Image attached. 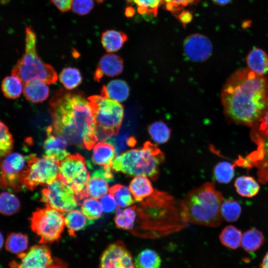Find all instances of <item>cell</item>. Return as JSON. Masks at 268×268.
<instances>
[{
	"instance_id": "cell-11",
	"label": "cell",
	"mask_w": 268,
	"mask_h": 268,
	"mask_svg": "<svg viewBox=\"0 0 268 268\" xmlns=\"http://www.w3.org/2000/svg\"><path fill=\"white\" fill-rule=\"evenodd\" d=\"M30 220L32 230L40 237V244L60 239L65 225V217L61 212L46 205L33 212Z\"/></svg>"
},
{
	"instance_id": "cell-41",
	"label": "cell",
	"mask_w": 268,
	"mask_h": 268,
	"mask_svg": "<svg viewBox=\"0 0 268 268\" xmlns=\"http://www.w3.org/2000/svg\"><path fill=\"white\" fill-rule=\"evenodd\" d=\"M81 209L83 214L92 221L99 219L102 214L101 203L94 198L85 199L81 203Z\"/></svg>"
},
{
	"instance_id": "cell-51",
	"label": "cell",
	"mask_w": 268,
	"mask_h": 268,
	"mask_svg": "<svg viewBox=\"0 0 268 268\" xmlns=\"http://www.w3.org/2000/svg\"><path fill=\"white\" fill-rule=\"evenodd\" d=\"M231 0H213L216 3L219 5H224L230 2Z\"/></svg>"
},
{
	"instance_id": "cell-7",
	"label": "cell",
	"mask_w": 268,
	"mask_h": 268,
	"mask_svg": "<svg viewBox=\"0 0 268 268\" xmlns=\"http://www.w3.org/2000/svg\"><path fill=\"white\" fill-rule=\"evenodd\" d=\"M87 100L95 119L98 139L103 141L117 135L124 117L123 106L101 95H93Z\"/></svg>"
},
{
	"instance_id": "cell-13",
	"label": "cell",
	"mask_w": 268,
	"mask_h": 268,
	"mask_svg": "<svg viewBox=\"0 0 268 268\" xmlns=\"http://www.w3.org/2000/svg\"><path fill=\"white\" fill-rule=\"evenodd\" d=\"M19 261L10 263L12 268H67L61 260L53 257L50 248L45 244L35 245L26 252L18 254Z\"/></svg>"
},
{
	"instance_id": "cell-10",
	"label": "cell",
	"mask_w": 268,
	"mask_h": 268,
	"mask_svg": "<svg viewBox=\"0 0 268 268\" xmlns=\"http://www.w3.org/2000/svg\"><path fill=\"white\" fill-rule=\"evenodd\" d=\"M251 128V138L257 149L244 158L240 156L234 164L247 169L256 167L258 181L266 184L268 182V128L259 124Z\"/></svg>"
},
{
	"instance_id": "cell-3",
	"label": "cell",
	"mask_w": 268,
	"mask_h": 268,
	"mask_svg": "<svg viewBox=\"0 0 268 268\" xmlns=\"http://www.w3.org/2000/svg\"><path fill=\"white\" fill-rule=\"evenodd\" d=\"M135 205L134 234L161 235L180 230L187 222L182 215L180 202L168 193L154 190L152 195Z\"/></svg>"
},
{
	"instance_id": "cell-47",
	"label": "cell",
	"mask_w": 268,
	"mask_h": 268,
	"mask_svg": "<svg viewBox=\"0 0 268 268\" xmlns=\"http://www.w3.org/2000/svg\"><path fill=\"white\" fill-rule=\"evenodd\" d=\"M176 15L184 26L190 23L193 19L192 13L188 10H182Z\"/></svg>"
},
{
	"instance_id": "cell-36",
	"label": "cell",
	"mask_w": 268,
	"mask_h": 268,
	"mask_svg": "<svg viewBox=\"0 0 268 268\" xmlns=\"http://www.w3.org/2000/svg\"><path fill=\"white\" fill-rule=\"evenodd\" d=\"M148 131L152 139L158 144L166 143L171 135L170 129L161 121H156L150 125Z\"/></svg>"
},
{
	"instance_id": "cell-22",
	"label": "cell",
	"mask_w": 268,
	"mask_h": 268,
	"mask_svg": "<svg viewBox=\"0 0 268 268\" xmlns=\"http://www.w3.org/2000/svg\"><path fill=\"white\" fill-rule=\"evenodd\" d=\"M129 190L137 202L150 197L154 192L150 180L145 176H135L130 182Z\"/></svg>"
},
{
	"instance_id": "cell-21",
	"label": "cell",
	"mask_w": 268,
	"mask_h": 268,
	"mask_svg": "<svg viewBox=\"0 0 268 268\" xmlns=\"http://www.w3.org/2000/svg\"><path fill=\"white\" fill-rule=\"evenodd\" d=\"M130 88L127 83L123 80L115 79L103 85L101 95L118 102L125 101L129 97Z\"/></svg>"
},
{
	"instance_id": "cell-33",
	"label": "cell",
	"mask_w": 268,
	"mask_h": 268,
	"mask_svg": "<svg viewBox=\"0 0 268 268\" xmlns=\"http://www.w3.org/2000/svg\"><path fill=\"white\" fill-rule=\"evenodd\" d=\"M109 192L114 198L119 207H128L134 203L129 189L125 186L116 184L109 189Z\"/></svg>"
},
{
	"instance_id": "cell-50",
	"label": "cell",
	"mask_w": 268,
	"mask_h": 268,
	"mask_svg": "<svg viewBox=\"0 0 268 268\" xmlns=\"http://www.w3.org/2000/svg\"><path fill=\"white\" fill-rule=\"evenodd\" d=\"M134 13V10L132 6H128L125 10V14L127 17H131Z\"/></svg>"
},
{
	"instance_id": "cell-48",
	"label": "cell",
	"mask_w": 268,
	"mask_h": 268,
	"mask_svg": "<svg viewBox=\"0 0 268 268\" xmlns=\"http://www.w3.org/2000/svg\"><path fill=\"white\" fill-rule=\"evenodd\" d=\"M258 124L265 128H268V110L260 120Z\"/></svg>"
},
{
	"instance_id": "cell-24",
	"label": "cell",
	"mask_w": 268,
	"mask_h": 268,
	"mask_svg": "<svg viewBox=\"0 0 268 268\" xmlns=\"http://www.w3.org/2000/svg\"><path fill=\"white\" fill-rule=\"evenodd\" d=\"M248 68L255 73L265 75L268 73V56L258 48L253 49L246 57Z\"/></svg>"
},
{
	"instance_id": "cell-14",
	"label": "cell",
	"mask_w": 268,
	"mask_h": 268,
	"mask_svg": "<svg viewBox=\"0 0 268 268\" xmlns=\"http://www.w3.org/2000/svg\"><path fill=\"white\" fill-rule=\"evenodd\" d=\"M25 161L19 153H10L0 159V188L14 192L21 191L20 175Z\"/></svg>"
},
{
	"instance_id": "cell-34",
	"label": "cell",
	"mask_w": 268,
	"mask_h": 268,
	"mask_svg": "<svg viewBox=\"0 0 268 268\" xmlns=\"http://www.w3.org/2000/svg\"><path fill=\"white\" fill-rule=\"evenodd\" d=\"M28 244V240L25 234L14 232L7 236L5 248L11 253L19 254L27 249Z\"/></svg>"
},
{
	"instance_id": "cell-15",
	"label": "cell",
	"mask_w": 268,
	"mask_h": 268,
	"mask_svg": "<svg viewBox=\"0 0 268 268\" xmlns=\"http://www.w3.org/2000/svg\"><path fill=\"white\" fill-rule=\"evenodd\" d=\"M99 268H136L131 252L122 241L110 244L103 252Z\"/></svg>"
},
{
	"instance_id": "cell-20",
	"label": "cell",
	"mask_w": 268,
	"mask_h": 268,
	"mask_svg": "<svg viewBox=\"0 0 268 268\" xmlns=\"http://www.w3.org/2000/svg\"><path fill=\"white\" fill-rule=\"evenodd\" d=\"M115 154L113 144L106 142H99L93 146L92 161L95 165L101 166L104 169H112Z\"/></svg>"
},
{
	"instance_id": "cell-35",
	"label": "cell",
	"mask_w": 268,
	"mask_h": 268,
	"mask_svg": "<svg viewBox=\"0 0 268 268\" xmlns=\"http://www.w3.org/2000/svg\"><path fill=\"white\" fill-rule=\"evenodd\" d=\"M20 203L13 194L2 192L0 194V213L5 215L16 213L20 210Z\"/></svg>"
},
{
	"instance_id": "cell-43",
	"label": "cell",
	"mask_w": 268,
	"mask_h": 268,
	"mask_svg": "<svg viewBox=\"0 0 268 268\" xmlns=\"http://www.w3.org/2000/svg\"><path fill=\"white\" fill-rule=\"evenodd\" d=\"M200 0H163L165 8L176 15L182 11L184 7L198 3Z\"/></svg>"
},
{
	"instance_id": "cell-42",
	"label": "cell",
	"mask_w": 268,
	"mask_h": 268,
	"mask_svg": "<svg viewBox=\"0 0 268 268\" xmlns=\"http://www.w3.org/2000/svg\"><path fill=\"white\" fill-rule=\"evenodd\" d=\"M14 140L8 127L0 121V159L11 153Z\"/></svg>"
},
{
	"instance_id": "cell-9",
	"label": "cell",
	"mask_w": 268,
	"mask_h": 268,
	"mask_svg": "<svg viewBox=\"0 0 268 268\" xmlns=\"http://www.w3.org/2000/svg\"><path fill=\"white\" fill-rule=\"evenodd\" d=\"M58 176L72 189L78 203L89 196L90 173L84 158L80 154H69L60 162Z\"/></svg>"
},
{
	"instance_id": "cell-30",
	"label": "cell",
	"mask_w": 268,
	"mask_h": 268,
	"mask_svg": "<svg viewBox=\"0 0 268 268\" xmlns=\"http://www.w3.org/2000/svg\"><path fill=\"white\" fill-rule=\"evenodd\" d=\"M264 242L263 233L256 228L245 231L242 236L241 245L248 252H253L258 250Z\"/></svg>"
},
{
	"instance_id": "cell-4",
	"label": "cell",
	"mask_w": 268,
	"mask_h": 268,
	"mask_svg": "<svg viewBox=\"0 0 268 268\" xmlns=\"http://www.w3.org/2000/svg\"><path fill=\"white\" fill-rule=\"evenodd\" d=\"M224 200L214 182H206L189 191L181 201L182 215L187 222L217 227L223 221L220 208Z\"/></svg>"
},
{
	"instance_id": "cell-37",
	"label": "cell",
	"mask_w": 268,
	"mask_h": 268,
	"mask_svg": "<svg viewBox=\"0 0 268 268\" xmlns=\"http://www.w3.org/2000/svg\"><path fill=\"white\" fill-rule=\"evenodd\" d=\"M235 165L227 162L218 163L213 170V177L217 182L227 184L231 182L234 176Z\"/></svg>"
},
{
	"instance_id": "cell-49",
	"label": "cell",
	"mask_w": 268,
	"mask_h": 268,
	"mask_svg": "<svg viewBox=\"0 0 268 268\" xmlns=\"http://www.w3.org/2000/svg\"><path fill=\"white\" fill-rule=\"evenodd\" d=\"M260 268H268V252L264 257Z\"/></svg>"
},
{
	"instance_id": "cell-18",
	"label": "cell",
	"mask_w": 268,
	"mask_h": 268,
	"mask_svg": "<svg viewBox=\"0 0 268 268\" xmlns=\"http://www.w3.org/2000/svg\"><path fill=\"white\" fill-rule=\"evenodd\" d=\"M113 180L111 169H101L94 171L90 177L87 184L89 196L99 199L109 192L108 183Z\"/></svg>"
},
{
	"instance_id": "cell-40",
	"label": "cell",
	"mask_w": 268,
	"mask_h": 268,
	"mask_svg": "<svg viewBox=\"0 0 268 268\" xmlns=\"http://www.w3.org/2000/svg\"><path fill=\"white\" fill-rule=\"evenodd\" d=\"M220 211L222 218L226 221L234 222L241 215V206L237 201L227 199L222 202Z\"/></svg>"
},
{
	"instance_id": "cell-28",
	"label": "cell",
	"mask_w": 268,
	"mask_h": 268,
	"mask_svg": "<svg viewBox=\"0 0 268 268\" xmlns=\"http://www.w3.org/2000/svg\"><path fill=\"white\" fill-rule=\"evenodd\" d=\"M237 193L244 197L252 198L256 196L260 190V185L252 177L241 176L234 182Z\"/></svg>"
},
{
	"instance_id": "cell-5",
	"label": "cell",
	"mask_w": 268,
	"mask_h": 268,
	"mask_svg": "<svg viewBox=\"0 0 268 268\" xmlns=\"http://www.w3.org/2000/svg\"><path fill=\"white\" fill-rule=\"evenodd\" d=\"M165 155L154 144L147 141L141 147L132 149L116 156L112 169L131 177L145 176L153 181L159 175V166Z\"/></svg>"
},
{
	"instance_id": "cell-12",
	"label": "cell",
	"mask_w": 268,
	"mask_h": 268,
	"mask_svg": "<svg viewBox=\"0 0 268 268\" xmlns=\"http://www.w3.org/2000/svg\"><path fill=\"white\" fill-rule=\"evenodd\" d=\"M41 201L63 213L76 208L78 203L72 189L59 176L43 189Z\"/></svg>"
},
{
	"instance_id": "cell-32",
	"label": "cell",
	"mask_w": 268,
	"mask_h": 268,
	"mask_svg": "<svg viewBox=\"0 0 268 268\" xmlns=\"http://www.w3.org/2000/svg\"><path fill=\"white\" fill-rule=\"evenodd\" d=\"M241 231L233 225H228L223 229L219 235L221 244L230 249H236L241 243Z\"/></svg>"
},
{
	"instance_id": "cell-23",
	"label": "cell",
	"mask_w": 268,
	"mask_h": 268,
	"mask_svg": "<svg viewBox=\"0 0 268 268\" xmlns=\"http://www.w3.org/2000/svg\"><path fill=\"white\" fill-rule=\"evenodd\" d=\"M23 92L26 99L34 103L42 102L49 96V88L47 83L38 80L24 84Z\"/></svg>"
},
{
	"instance_id": "cell-45",
	"label": "cell",
	"mask_w": 268,
	"mask_h": 268,
	"mask_svg": "<svg viewBox=\"0 0 268 268\" xmlns=\"http://www.w3.org/2000/svg\"><path fill=\"white\" fill-rule=\"evenodd\" d=\"M100 203L103 210L106 213H112L116 209V201L111 194L103 196Z\"/></svg>"
},
{
	"instance_id": "cell-6",
	"label": "cell",
	"mask_w": 268,
	"mask_h": 268,
	"mask_svg": "<svg viewBox=\"0 0 268 268\" xmlns=\"http://www.w3.org/2000/svg\"><path fill=\"white\" fill-rule=\"evenodd\" d=\"M36 35L30 27L26 28L25 52L11 70V74L22 81L24 84L34 80L53 84L57 74L50 65L44 63L37 54Z\"/></svg>"
},
{
	"instance_id": "cell-1",
	"label": "cell",
	"mask_w": 268,
	"mask_h": 268,
	"mask_svg": "<svg viewBox=\"0 0 268 268\" xmlns=\"http://www.w3.org/2000/svg\"><path fill=\"white\" fill-rule=\"evenodd\" d=\"M221 101L229 120L253 127L268 110V76L248 68L234 71L224 84Z\"/></svg>"
},
{
	"instance_id": "cell-39",
	"label": "cell",
	"mask_w": 268,
	"mask_h": 268,
	"mask_svg": "<svg viewBox=\"0 0 268 268\" xmlns=\"http://www.w3.org/2000/svg\"><path fill=\"white\" fill-rule=\"evenodd\" d=\"M59 79L64 86L67 90H71L82 81V76L80 71L74 67L64 68L59 75Z\"/></svg>"
},
{
	"instance_id": "cell-25",
	"label": "cell",
	"mask_w": 268,
	"mask_h": 268,
	"mask_svg": "<svg viewBox=\"0 0 268 268\" xmlns=\"http://www.w3.org/2000/svg\"><path fill=\"white\" fill-rule=\"evenodd\" d=\"M65 222L69 236L74 237L76 232L84 229L92 224L93 221L89 220L79 210L72 209L67 213Z\"/></svg>"
},
{
	"instance_id": "cell-17",
	"label": "cell",
	"mask_w": 268,
	"mask_h": 268,
	"mask_svg": "<svg viewBox=\"0 0 268 268\" xmlns=\"http://www.w3.org/2000/svg\"><path fill=\"white\" fill-rule=\"evenodd\" d=\"M47 138L43 144L45 156L61 162L69 155L66 148L68 142L62 136L55 133L52 126L46 129Z\"/></svg>"
},
{
	"instance_id": "cell-44",
	"label": "cell",
	"mask_w": 268,
	"mask_h": 268,
	"mask_svg": "<svg viewBox=\"0 0 268 268\" xmlns=\"http://www.w3.org/2000/svg\"><path fill=\"white\" fill-rule=\"evenodd\" d=\"M93 0H72L71 9L79 15L89 13L94 7Z\"/></svg>"
},
{
	"instance_id": "cell-29",
	"label": "cell",
	"mask_w": 268,
	"mask_h": 268,
	"mask_svg": "<svg viewBox=\"0 0 268 268\" xmlns=\"http://www.w3.org/2000/svg\"><path fill=\"white\" fill-rule=\"evenodd\" d=\"M24 83L18 77L11 74L5 77L1 82L4 96L10 99L18 98L23 91Z\"/></svg>"
},
{
	"instance_id": "cell-52",
	"label": "cell",
	"mask_w": 268,
	"mask_h": 268,
	"mask_svg": "<svg viewBox=\"0 0 268 268\" xmlns=\"http://www.w3.org/2000/svg\"><path fill=\"white\" fill-rule=\"evenodd\" d=\"M3 238L2 234L0 232V250L3 246Z\"/></svg>"
},
{
	"instance_id": "cell-38",
	"label": "cell",
	"mask_w": 268,
	"mask_h": 268,
	"mask_svg": "<svg viewBox=\"0 0 268 268\" xmlns=\"http://www.w3.org/2000/svg\"><path fill=\"white\" fill-rule=\"evenodd\" d=\"M129 4H134L138 13L142 15L155 17L163 0H126Z\"/></svg>"
},
{
	"instance_id": "cell-26",
	"label": "cell",
	"mask_w": 268,
	"mask_h": 268,
	"mask_svg": "<svg viewBox=\"0 0 268 268\" xmlns=\"http://www.w3.org/2000/svg\"><path fill=\"white\" fill-rule=\"evenodd\" d=\"M128 39L125 33L115 30H106L101 35L102 45L109 53L115 52L120 50Z\"/></svg>"
},
{
	"instance_id": "cell-53",
	"label": "cell",
	"mask_w": 268,
	"mask_h": 268,
	"mask_svg": "<svg viewBox=\"0 0 268 268\" xmlns=\"http://www.w3.org/2000/svg\"><path fill=\"white\" fill-rule=\"evenodd\" d=\"M98 2H102L105 0H96Z\"/></svg>"
},
{
	"instance_id": "cell-8",
	"label": "cell",
	"mask_w": 268,
	"mask_h": 268,
	"mask_svg": "<svg viewBox=\"0 0 268 268\" xmlns=\"http://www.w3.org/2000/svg\"><path fill=\"white\" fill-rule=\"evenodd\" d=\"M26 161L20 178L23 186L28 190L33 191L38 186H47L58 176L59 161L44 155L38 157L34 154L27 156Z\"/></svg>"
},
{
	"instance_id": "cell-2",
	"label": "cell",
	"mask_w": 268,
	"mask_h": 268,
	"mask_svg": "<svg viewBox=\"0 0 268 268\" xmlns=\"http://www.w3.org/2000/svg\"><path fill=\"white\" fill-rule=\"evenodd\" d=\"M53 131L68 143L90 150L98 140L96 126L88 100L80 92L61 89L49 102Z\"/></svg>"
},
{
	"instance_id": "cell-31",
	"label": "cell",
	"mask_w": 268,
	"mask_h": 268,
	"mask_svg": "<svg viewBox=\"0 0 268 268\" xmlns=\"http://www.w3.org/2000/svg\"><path fill=\"white\" fill-rule=\"evenodd\" d=\"M134 263L136 268H160L161 259L156 252L146 249L137 255Z\"/></svg>"
},
{
	"instance_id": "cell-19",
	"label": "cell",
	"mask_w": 268,
	"mask_h": 268,
	"mask_svg": "<svg viewBox=\"0 0 268 268\" xmlns=\"http://www.w3.org/2000/svg\"><path fill=\"white\" fill-rule=\"evenodd\" d=\"M123 60L119 56L109 53L100 59L94 74V79L97 81L104 75L115 76L121 74L124 68Z\"/></svg>"
},
{
	"instance_id": "cell-27",
	"label": "cell",
	"mask_w": 268,
	"mask_h": 268,
	"mask_svg": "<svg viewBox=\"0 0 268 268\" xmlns=\"http://www.w3.org/2000/svg\"><path fill=\"white\" fill-rule=\"evenodd\" d=\"M136 217L135 205L131 206L124 210L118 207L116 209L114 221L117 228L131 232L134 229Z\"/></svg>"
},
{
	"instance_id": "cell-16",
	"label": "cell",
	"mask_w": 268,
	"mask_h": 268,
	"mask_svg": "<svg viewBox=\"0 0 268 268\" xmlns=\"http://www.w3.org/2000/svg\"><path fill=\"white\" fill-rule=\"evenodd\" d=\"M184 52L186 57L194 62H201L211 55L212 45L205 36L196 33L188 36L183 43Z\"/></svg>"
},
{
	"instance_id": "cell-46",
	"label": "cell",
	"mask_w": 268,
	"mask_h": 268,
	"mask_svg": "<svg viewBox=\"0 0 268 268\" xmlns=\"http://www.w3.org/2000/svg\"><path fill=\"white\" fill-rule=\"evenodd\" d=\"M62 12H66L71 9L72 0H50Z\"/></svg>"
}]
</instances>
